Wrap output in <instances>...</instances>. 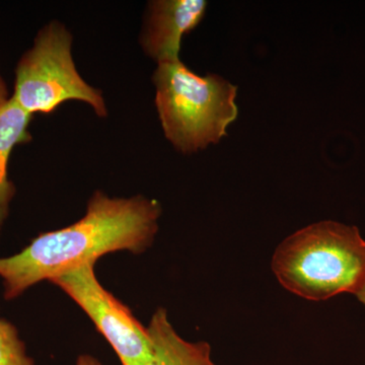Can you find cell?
Here are the masks:
<instances>
[{"label":"cell","instance_id":"1","mask_svg":"<svg viewBox=\"0 0 365 365\" xmlns=\"http://www.w3.org/2000/svg\"><path fill=\"white\" fill-rule=\"evenodd\" d=\"M160 215L162 207L153 199L119 198L96 191L78 222L42 232L20 253L0 258L4 299H18L34 285L107 254L144 253L155 242Z\"/></svg>","mask_w":365,"mask_h":365},{"label":"cell","instance_id":"2","mask_svg":"<svg viewBox=\"0 0 365 365\" xmlns=\"http://www.w3.org/2000/svg\"><path fill=\"white\" fill-rule=\"evenodd\" d=\"M272 270L283 287L302 299L356 295L365 287V240L354 225L314 223L281 242Z\"/></svg>","mask_w":365,"mask_h":365},{"label":"cell","instance_id":"3","mask_svg":"<svg viewBox=\"0 0 365 365\" xmlns=\"http://www.w3.org/2000/svg\"><path fill=\"white\" fill-rule=\"evenodd\" d=\"M153 81L163 133L180 153L220 143L237 120V86L222 76H198L177 60L158 64Z\"/></svg>","mask_w":365,"mask_h":365},{"label":"cell","instance_id":"4","mask_svg":"<svg viewBox=\"0 0 365 365\" xmlns=\"http://www.w3.org/2000/svg\"><path fill=\"white\" fill-rule=\"evenodd\" d=\"M11 98L29 114H49L68 101L90 105L98 117L108 115L102 91L81 78L72 57V36L63 24L41 29L16 68Z\"/></svg>","mask_w":365,"mask_h":365},{"label":"cell","instance_id":"5","mask_svg":"<svg viewBox=\"0 0 365 365\" xmlns=\"http://www.w3.org/2000/svg\"><path fill=\"white\" fill-rule=\"evenodd\" d=\"M96 264L91 262L73 269L50 283L85 312L116 353L121 365H143L150 355L148 328L128 307L103 287L96 275Z\"/></svg>","mask_w":365,"mask_h":365},{"label":"cell","instance_id":"6","mask_svg":"<svg viewBox=\"0 0 365 365\" xmlns=\"http://www.w3.org/2000/svg\"><path fill=\"white\" fill-rule=\"evenodd\" d=\"M204 0H155L148 6L140 44L158 64L180 60L182 36L199 25L205 16Z\"/></svg>","mask_w":365,"mask_h":365},{"label":"cell","instance_id":"7","mask_svg":"<svg viewBox=\"0 0 365 365\" xmlns=\"http://www.w3.org/2000/svg\"><path fill=\"white\" fill-rule=\"evenodd\" d=\"M146 328L150 355L143 365H217L211 357V346L205 341L182 339L170 323L163 307L155 312Z\"/></svg>","mask_w":365,"mask_h":365},{"label":"cell","instance_id":"8","mask_svg":"<svg viewBox=\"0 0 365 365\" xmlns=\"http://www.w3.org/2000/svg\"><path fill=\"white\" fill-rule=\"evenodd\" d=\"M33 115L16 104L13 98L0 105V230L9 217L16 187L9 179V162L18 144L31 140L28 131Z\"/></svg>","mask_w":365,"mask_h":365},{"label":"cell","instance_id":"9","mask_svg":"<svg viewBox=\"0 0 365 365\" xmlns=\"http://www.w3.org/2000/svg\"><path fill=\"white\" fill-rule=\"evenodd\" d=\"M0 365H35L26 352L25 342L18 329L7 319L0 318Z\"/></svg>","mask_w":365,"mask_h":365},{"label":"cell","instance_id":"10","mask_svg":"<svg viewBox=\"0 0 365 365\" xmlns=\"http://www.w3.org/2000/svg\"><path fill=\"white\" fill-rule=\"evenodd\" d=\"M76 365H102L97 357L91 354H81L76 360Z\"/></svg>","mask_w":365,"mask_h":365},{"label":"cell","instance_id":"11","mask_svg":"<svg viewBox=\"0 0 365 365\" xmlns=\"http://www.w3.org/2000/svg\"><path fill=\"white\" fill-rule=\"evenodd\" d=\"M9 98L11 97H9V88H7L6 81L0 74V105L4 104Z\"/></svg>","mask_w":365,"mask_h":365},{"label":"cell","instance_id":"12","mask_svg":"<svg viewBox=\"0 0 365 365\" xmlns=\"http://www.w3.org/2000/svg\"><path fill=\"white\" fill-rule=\"evenodd\" d=\"M357 299L362 302L365 306V287L356 294Z\"/></svg>","mask_w":365,"mask_h":365}]
</instances>
